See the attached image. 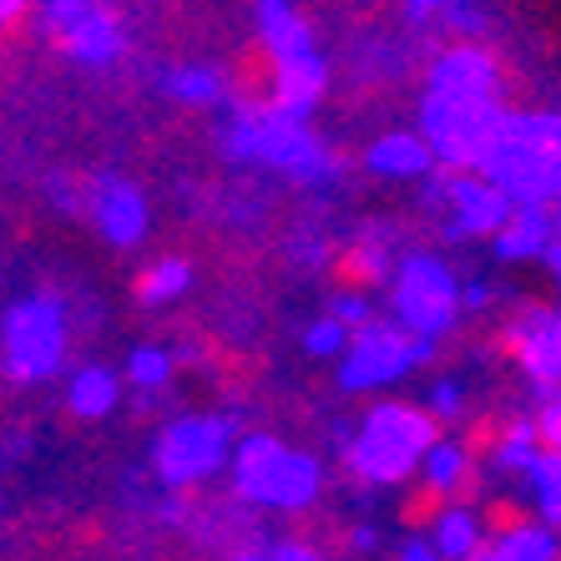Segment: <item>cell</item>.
<instances>
[{
	"label": "cell",
	"mask_w": 561,
	"mask_h": 561,
	"mask_svg": "<svg viewBox=\"0 0 561 561\" xmlns=\"http://www.w3.org/2000/svg\"><path fill=\"white\" fill-rule=\"evenodd\" d=\"M369 547V531L324 506L319 496L284 501V551L299 561H350Z\"/></svg>",
	"instance_id": "obj_5"
},
{
	"label": "cell",
	"mask_w": 561,
	"mask_h": 561,
	"mask_svg": "<svg viewBox=\"0 0 561 561\" xmlns=\"http://www.w3.org/2000/svg\"><path fill=\"white\" fill-rule=\"evenodd\" d=\"M369 162H394L390 172H420V168H431V152L420 142H385L379 152H369Z\"/></svg>",
	"instance_id": "obj_16"
},
{
	"label": "cell",
	"mask_w": 561,
	"mask_h": 561,
	"mask_svg": "<svg viewBox=\"0 0 561 561\" xmlns=\"http://www.w3.org/2000/svg\"><path fill=\"white\" fill-rule=\"evenodd\" d=\"M369 425L394 445H405L415 460H435L440 450H450V410L431 400H385Z\"/></svg>",
	"instance_id": "obj_9"
},
{
	"label": "cell",
	"mask_w": 561,
	"mask_h": 561,
	"mask_svg": "<svg viewBox=\"0 0 561 561\" xmlns=\"http://www.w3.org/2000/svg\"><path fill=\"white\" fill-rule=\"evenodd\" d=\"M405 561H435V557H431V551H410Z\"/></svg>",
	"instance_id": "obj_18"
},
{
	"label": "cell",
	"mask_w": 561,
	"mask_h": 561,
	"mask_svg": "<svg viewBox=\"0 0 561 561\" xmlns=\"http://www.w3.org/2000/svg\"><path fill=\"white\" fill-rule=\"evenodd\" d=\"M547 359H551V369H561V313L547 324ZM551 369H547V375H551Z\"/></svg>",
	"instance_id": "obj_17"
},
{
	"label": "cell",
	"mask_w": 561,
	"mask_h": 561,
	"mask_svg": "<svg viewBox=\"0 0 561 561\" xmlns=\"http://www.w3.org/2000/svg\"><path fill=\"white\" fill-rule=\"evenodd\" d=\"M460 61L470 66V92L481 96L501 122L541 117V87H536L531 71H526L501 41L481 36L476 46H470V56H460Z\"/></svg>",
	"instance_id": "obj_4"
},
{
	"label": "cell",
	"mask_w": 561,
	"mask_h": 561,
	"mask_svg": "<svg viewBox=\"0 0 561 561\" xmlns=\"http://www.w3.org/2000/svg\"><path fill=\"white\" fill-rule=\"evenodd\" d=\"M450 516H456V506H450L440 466L420 460L405 481H394V526L405 536H435Z\"/></svg>",
	"instance_id": "obj_10"
},
{
	"label": "cell",
	"mask_w": 561,
	"mask_h": 561,
	"mask_svg": "<svg viewBox=\"0 0 561 561\" xmlns=\"http://www.w3.org/2000/svg\"><path fill=\"white\" fill-rule=\"evenodd\" d=\"M187 288V263L183 259H147L131 268L127 294L137 309H162Z\"/></svg>",
	"instance_id": "obj_14"
},
{
	"label": "cell",
	"mask_w": 561,
	"mask_h": 561,
	"mask_svg": "<svg viewBox=\"0 0 561 561\" xmlns=\"http://www.w3.org/2000/svg\"><path fill=\"white\" fill-rule=\"evenodd\" d=\"M0 112H5V87H0Z\"/></svg>",
	"instance_id": "obj_19"
},
{
	"label": "cell",
	"mask_w": 561,
	"mask_h": 561,
	"mask_svg": "<svg viewBox=\"0 0 561 561\" xmlns=\"http://www.w3.org/2000/svg\"><path fill=\"white\" fill-rule=\"evenodd\" d=\"M324 92V71L313 66L309 46H294L278 26L249 31L218 66V96L233 106L238 122L268 127V122L299 117Z\"/></svg>",
	"instance_id": "obj_1"
},
{
	"label": "cell",
	"mask_w": 561,
	"mask_h": 561,
	"mask_svg": "<svg viewBox=\"0 0 561 561\" xmlns=\"http://www.w3.org/2000/svg\"><path fill=\"white\" fill-rule=\"evenodd\" d=\"M435 466H440V476H445V491H450L456 516H470V511L481 506L485 491H491V466H476V460L456 456V450H440Z\"/></svg>",
	"instance_id": "obj_15"
},
{
	"label": "cell",
	"mask_w": 561,
	"mask_h": 561,
	"mask_svg": "<svg viewBox=\"0 0 561 561\" xmlns=\"http://www.w3.org/2000/svg\"><path fill=\"white\" fill-rule=\"evenodd\" d=\"M431 178L440 193L450 197H466V203H476V197L496 193V172H491V157H476V152H440L431 157Z\"/></svg>",
	"instance_id": "obj_13"
},
{
	"label": "cell",
	"mask_w": 561,
	"mask_h": 561,
	"mask_svg": "<svg viewBox=\"0 0 561 561\" xmlns=\"http://www.w3.org/2000/svg\"><path fill=\"white\" fill-rule=\"evenodd\" d=\"M526 415L516 394H476L450 415V450L476 466H522L526 456Z\"/></svg>",
	"instance_id": "obj_2"
},
{
	"label": "cell",
	"mask_w": 561,
	"mask_h": 561,
	"mask_svg": "<svg viewBox=\"0 0 561 561\" xmlns=\"http://www.w3.org/2000/svg\"><path fill=\"white\" fill-rule=\"evenodd\" d=\"M46 0H0V87L11 81V71L41 51V26H46Z\"/></svg>",
	"instance_id": "obj_12"
},
{
	"label": "cell",
	"mask_w": 561,
	"mask_h": 561,
	"mask_svg": "<svg viewBox=\"0 0 561 561\" xmlns=\"http://www.w3.org/2000/svg\"><path fill=\"white\" fill-rule=\"evenodd\" d=\"M390 249L369 233L354 238H334L324 253H319V284L324 294H334L340 304H365L375 299L379 288L390 284Z\"/></svg>",
	"instance_id": "obj_6"
},
{
	"label": "cell",
	"mask_w": 561,
	"mask_h": 561,
	"mask_svg": "<svg viewBox=\"0 0 561 561\" xmlns=\"http://www.w3.org/2000/svg\"><path fill=\"white\" fill-rule=\"evenodd\" d=\"M470 522H476V531L491 536V541H501L511 551L531 547V541H541V536H551L547 526V506L531 496H522L516 485H491L481 496V506L470 511Z\"/></svg>",
	"instance_id": "obj_8"
},
{
	"label": "cell",
	"mask_w": 561,
	"mask_h": 561,
	"mask_svg": "<svg viewBox=\"0 0 561 561\" xmlns=\"http://www.w3.org/2000/svg\"><path fill=\"white\" fill-rule=\"evenodd\" d=\"M476 350H481V359L491 369H501V375H511V379H526L531 390L547 379V369H551L547 324H541L536 313H526L522 304H511L506 313L481 319V324H476Z\"/></svg>",
	"instance_id": "obj_3"
},
{
	"label": "cell",
	"mask_w": 561,
	"mask_h": 561,
	"mask_svg": "<svg viewBox=\"0 0 561 561\" xmlns=\"http://www.w3.org/2000/svg\"><path fill=\"white\" fill-rule=\"evenodd\" d=\"M526 466L551 485H561V390L536 394L531 415H526Z\"/></svg>",
	"instance_id": "obj_11"
},
{
	"label": "cell",
	"mask_w": 561,
	"mask_h": 561,
	"mask_svg": "<svg viewBox=\"0 0 561 561\" xmlns=\"http://www.w3.org/2000/svg\"><path fill=\"white\" fill-rule=\"evenodd\" d=\"M187 350H193L203 379H208L222 400H249V394L263 385V375H268V359H263L253 344L228 340V334H213V329L193 334Z\"/></svg>",
	"instance_id": "obj_7"
}]
</instances>
